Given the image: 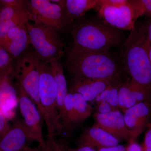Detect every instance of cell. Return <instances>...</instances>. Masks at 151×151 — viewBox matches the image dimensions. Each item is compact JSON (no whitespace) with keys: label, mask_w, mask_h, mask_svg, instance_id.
<instances>
[{"label":"cell","mask_w":151,"mask_h":151,"mask_svg":"<svg viewBox=\"0 0 151 151\" xmlns=\"http://www.w3.org/2000/svg\"><path fill=\"white\" fill-rule=\"evenodd\" d=\"M146 41L145 26L135 25L122 46V56L131 80L151 92V62Z\"/></svg>","instance_id":"1"},{"label":"cell","mask_w":151,"mask_h":151,"mask_svg":"<svg viewBox=\"0 0 151 151\" xmlns=\"http://www.w3.org/2000/svg\"><path fill=\"white\" fill-rule=\"evenodd\" d=\"M68 29L73 37L72 47L82 50L108 52L123 40L119 30L100 21L82 20Z\"/></svg>","instance_id":"2"},{"label":"cell","mask_w":151,"mask_h":151,"mask_svg":"<svg viewBox=\"0 0 151 151\" xmlns=\"http://www.w3.org/2000/svg\"><path fill=\"white\" fill-rule=\"evenodd\" d=\"M66 65L73 78L105 79L120 73L119 65L108 52L73 47L68 53Z\"/></svg>","instance_id":"3"},{"label":"cell","mask_w":151,"mask_h":151,"mask_svg":"<svg viewBox=\"0 0 151 151\" xmlns=\"http://www.w3.org/2000/svg\"><path fill=\"white\" fill-rule=\"evenodd\" d=\"M33 60L39 73V93L41 103L48 116L54 136L62 133L57 105L56 84L48 62L42 61L35 53L28 54Z\"/></svg>","instance_id":"4"},{"label":"cell","mask_w":151,"mask_h":151,"mask_svg":"<svg viewBox=\"0 0 151 151\" xmlns=\"http://www.w3.org/2000/svg\"><path fill=\"white\" fill-rule=\"evenodd\" d=\"M34 22L29 21L26 26L36 56L44 62L61 58L63 45L56 31L40 22Z\"/></svg>","instance_id":"5"},{"label":"cell","mask_w":151,"mask_h":151,"mask_svg":"<svg viewBox=\"0 0 151 151\" xmlns=\"http://www.w3.org/2000/svg\"><path fill=\"white\" fill-rule=\"evenodd\" d=\"M26 2L35 22H40L56 31L68 29L72 24L63 4V1L58 4L47 0H30Z\"/></svg>","instance_id":"6"},{"label":"cell","mask_w":151,"mask_h":151,"mask_svg":"<svg viewBox=\"0 0 151 151\" xmlns=\"http://www.w3.org/2000/svg\"><path fill=\"white\" fill-rule=\"evenodd\" d=\"M13 76L38 108L42 107L39 93V73L28 54L21 58L14 65Z\"/></svg>","instance_id":"7"},{"label":"cell","mask_w":151,"mask_h":151,"mask_svg":"<svg viewBox=\"0 0 151 151\" xmlns=\"http://www.w3.org/2000/svg\"><path fill=\"white\" fill-rule=\"evenodd\" d=\"M17 86L18 93L19 107L24 124L32 134L35 141L37 142L40 145L47 147L48 144L45 141L44 138L42 124V118L40 113L35 104L19 82Z\"/></svg>","instance_id":"8"},{"label":"cell","mask_w":151,"mask_h":151,"mask_svg":"<svg viewBox=\"0 0 151 151\" xmlns=\"http://www.w3.org/2000/svg\"><path fill=\"white\" fill-rule=\"evenodd\" d=\"M96 9L99 17L105 24L118 29L132 30L134 28L136 21L129 1L122 6H103Z\"/></svg>","instance_id":"9"},{"label":"cell","mask_w":151,"mask_h":151,"mask_svg":"<svg viewBox=\"0 0 151 151\" xmlns=\"http://www.w3.org/2000/svg\"><path fill=\"white\" fill-rule=\"evenodd\" d=\"M94 126L103 129L119 141H130L131 134L127 129L124 114L119 109L106 114L96 113Z\"/></svg>","instance_id":"10"},{"label":"cell","mask_w":151,"mask_h":151,"mask_svg":"<svg viewBox=\"0 0 151 151\" xmlns=\"http://www.w3.org/2000/svg\"><path fill=\"white\" fill-rule=\"evenodd\" d=\"M124 112L126 126L130 132L132 140H134L150 123L151 103H138Z\"/></svg>","instance_id":"11"},{"label":"cell","mask_w":151,"mask_h":151,"mask_svg":"<svg viewBox=\"0 0 151 151\" xmlns=\"http://www.w3.org/2000/svg\"><path fill=\"white\" fill-rule=\"evenodd\" d=\"M35 141L23 121L17 120L8 132L1 138L0 151H22Z\"/></svg>","instance_id":"12"},{"label":"cell","mask_w":151,"mask_h":151,"mask_svg":"<svg viewBox=\"0 0 151 151\" xmlns=\"http://www.w3.org/2000/svg\"><path fill=\"white\" fill-rule=\"evenodd\" d=\"M105 79H92L75 77L72 79L69 92L81 94L88 102L95 100L119 75Z\"/></svg>","instance_id":"13"},{"label":"cell","mask_w":151,"mask_h":151,"mask_svg":"<svg viewBox=\"0 0 151 151\" xmlns=\"http://www.w3.org/2000/svg\"><path fill=\"white\" fill-rule=\"evenodd\" d=\"M30 41L26 24L9 30L0 38V45L5 49L14 59L19 58L28 47Z\"/></svg>","instance_id":"14"},{"label":"cell","mask_w":151,"mask_h":151,"mask_svg":"<svg viewBox=\"0 0 151 151\" xmlns=\"http://www.w3.org/2000/svg\"><path fill=\"white\" fill-rule=\"evenodd\" d=\"M119 109L124 112L138 103H151V92L143 89L131 80L122 83L119 89Z\"/></svg>","instance_id":"15"},{"label":"cell","mask_w":151,"mask_h":151,"mask_svg":"<svg viewBox=\"0 0 151 151\" xmlns=\"http://www.w3.org/2000/svg\"><path fill=\"white\" fill-rule=\"evenodd\" d=\"M79 146L98 149L119 145V139L100 127L93 126L86 129L78 138Z\"/></svg>","instance_id":"16"},{"label":"cell","mask_w":151,"mask_h":151,"mask_svg":"<svg viewBox=\"0 0 151 151\" xmlns=\"http://www.w3.org/2000/svg\"><path fill=\"white\" fill-rule=\"evenodd\" d=\"M30 20L35 22L29 11L3 6L0 12V38L4 37L9 30L26 24Z\"/></svg>","instance_id":"17"},{"label":"cell","mask_w":151,"mask_h":151,"mask_svg":"<svg viewBox=\"0 0 151 151\" xmlns=\"http://www.w3.org/2000/svg\"><path fill=\"white\" fill-rule=\"evenodd\" d=\"M61 58H55L49 62L52 72L56 84L57 91V105L59 112V118L60 126L64 115V102L68 92L67 82L64 75V70Z\"/></svg>","instance_id":"18"},{"label":"cell","mask_w":151,"mask_h":151,"mask_svg":"<svg viewBox=\"0 0 151 151\" xmlns=\"http://www.w3.org/2000/svg\"><path fill=\"white\" fill-rule=\"evenodd\" d=\"M99 0H66L63 4L71 23L75 19L79 18L87 11L97 7Z\"/></svg>","instance_id":"19"},{"label":"cell","mask_w":151,"mask_h":151,"mask_svg":"<svg viewBox=\"0 0 151 151\" xmlns=\"http://www.w3.org/2000/svg\"><path fill=\"white\" fill-rule=\"evenodd\" d=\"M73 95V125L81 123L89 118L92 112V107L81 94Z\"/></svg>","instance_id":"20"},{"label":"cell","mask_w":151,"mask_h":151,"mask_svg":"<svg viewBox=\"0 0 151 151\" xmlns=\"http://www.w3.org/2000/svg\"><path fill=\"white\" fill-rule=\"evenodd\" d=\"M120 76L96 97L95 100L97 104L100 102H106L114 108L119 109V89L122 84L119 80Z\"/></svg>","instance_id":"21"},{"label":"cell","mask_w":151,"mask_h":151,"mask_svg":"<svg viewBox=\"0 0 151 151\" xmlns=\"http://www.w3.org/2000/svg\"><path fill=\"white\" fill-rule=\"evenodd\" d=\"M14 58L8 52L0 46V78H9L13 75Z\"/></svg>","instance_id":"22"},{"label":"cell","mask_w":151,"mask_h":151,"mask_svg":"<svg viewBox=\"0 0 151 151\" xmlns=\"http://www.w3.org/2000/svg\"><path fill=\"white\" fill-rule=\"evenodd\" d=\"M134 12L135 20L142 16L151 17V0L129 1Z\"/></svg>","instance_id":"23"},{"label":"cell","mask_w":151,"mask_h":151,"mask_svg":"<svg viewBox=\"0 0 151 151\" xmlns=\"http://www.w3.org/2000/svg\"><path fill=\"white\" fill-rule=\"evenodd\" d=\"M16 91L12 86L9 78L1 79V102L9 101L16 97Z\"/></svg>","instance_id":"24"},{"label":"cell","mask_w":151,"mask_h":151,"mask_svg":"<svg viewBox=\"0 0 151 151\" xmlns=\"http://www.w3.org/2000/svg\"><path fill=\"white\" fill-rule=\"evenodd\" d=\"M2 6H8L15 9L29 10L26 1L22 0H1Z\"/></svg>","instance_id":"25"},{"label":"cell","mask_w":151,"mask_h":151,"mask_svg":"<svg viewBox=\"0 0 151 151\" xmlns=\"http://www.w3.org/2000/svg\"><path fill=\"white\" fill-rule=\"evenodd\" d=\"M11 127L9 122V119L6 116L5 113L3 111V107L1 106L0 111V137L1 138L3 137L5 134Z\"/></svg>","instance_id":"26"},{"label":"cell","mask_w":151,"mask_h":151,"mask_svg":"<svg viewBox=\"0 0 151 151\" xmlns=\"http://www.w3.org/2000/svg\"><path fill=\"white\" fill-rule=\"evenodd\" d=\"M142 147L144 151H151V123L148 125Z\"/></svg>","instance_id":"27"},{"label":"cell","mask_w":151,"mask_h":151,"mask_svg":"<svg viewBox=\"0 0 151 151\" xmlns=\"http://www.w3.org/2000/svg\"><path fill=\"white\" fill-rule=\"evenodd\" d=\"M97 109L98 111L97 113L101 114H106L118 110V109L114 108L111 104L106 102H102L98 103Z\"/></svg>","instance_id":"28"},{"label":"cell","mask_w":151,"mask_h":151,"mask_svg":"<svg viewBox=\"0 0 151 151\" xmlns=\"http://www.w3.org/2000/svg\"><path fill=\"white\" fill-rule=\"evenodd\" d=\"M128 2L129 1L126 0H99L97 7L103 6H122L127 4Z\"/></svg>","instance_id":"29"},{"label":"cell","mask_w":151,"mask_h":151,"mask_svg":"<svg viewBox=\"0 0 151 151\" xmlns=\"http://www.w3.org/2000/svg\"><path fill=\"white\" fill-rule=\"evenodd\" d=\"M47 142L50 145L52 151H67L65 147L57 142L54 138L48 139Z\"/></svg>","instance_id":"30"},{"label":"cell","mask_w":151,"mask_h":151,"mask_svg":"<svg viewBox=\"0 0 151 151\" xmlns=\"http://www.w3.org/2000/svg\"><path fill=\"white\" fill-rule=\"evenodd\" d=\"M130 143L127 147L126 151H144L142 147L134 140L130 141Z\"/></svg>","instance_id":"31"},{"label":"cell","mask_w":151,"mask_h":151,"mask_svg":"<svg viewBox=\"0 0 151 151\" xmlns=\"http://www.w3.org/2000/svg\"><path fill=\"white\" fill-rule=\"evenodd\" d=\"M127 147L123 145H118L112 147L98 149V151H126Z\"/></svg>","instance_id":"32"},{"label":"cell","mask_w":151,"mask_h":151,"mask_svg":"<svg viewBox=\"0 0 151 151\" xmlns=\"http://www.w3.org/2000/svg\"><path fill=\"white\" fill-rule=\"evenodd\" d=\"M47 143L48 144V146L47 147H43L40 145L35 147H31L27 146L22 151H52L49 144L48 142Z\"/></svg>","instance_id":"33"},{"label":"cell","mask_w":151,"mask_h":151,"mask_svg":"<svg viewBox=\"0 0 151 151\" xmlns=\"http://www.w3.org/2000/svg\"><path fill=\"white\" fill-rule=\"evenodd\" d=\"M146 27L147 31L146 45L149 50V48L151 47V20Z\"/></svg>","instance_id":"34"},{"label":"cell","mask_w":151,"mask_h":151,"mask_svg":"<svg viewBox=\"0 0 151 151\" xmlns=\"http://www.w3.org/2000/svg\"><path fill=\"white\" fill-rule=\"evenodd\" d=\"M67 151H96L95 149L88 146H79L76 149L68 148Z\"/></svg>","instance_id":"35"},{"label":"cell","mask_w":151,"mask_h":151,"mask_svg":"<svg viewBox=\"0 0 151 151\" xmlns=\"http://www.w3.org/2000/svg\"><path fill=\"white\" fill-rule=\"evenodd\" d=\"M148 54L149 58H150V60L151 62V47L149 48L148 50Z\"/></svg>","instance_id":"36"}]
</instances>
